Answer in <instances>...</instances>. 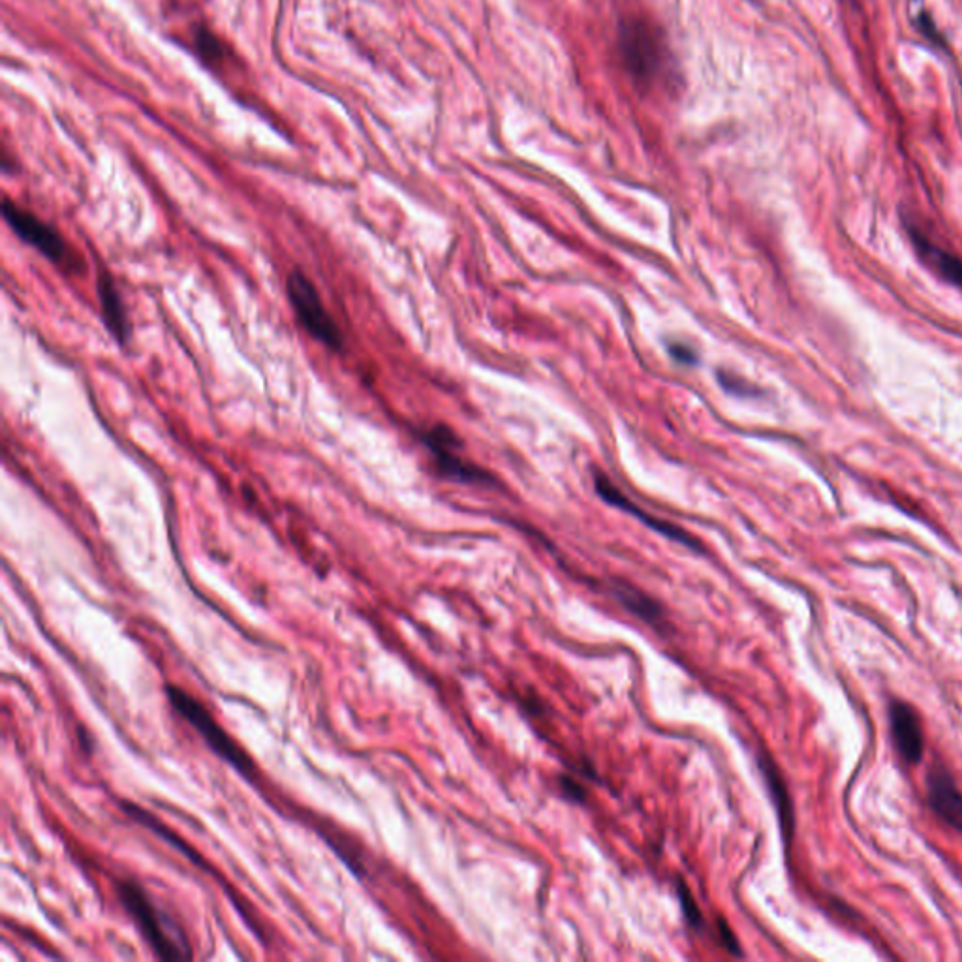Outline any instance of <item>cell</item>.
Instances as JSON below:
<instances>
[{
	"label": "cell",
	"instance_id": "3",
	"mask_svg": "<svg viewBox=\"0 0 962 962\" xmlns=\"http://www.w3.org/2000/svg\"><path fill=\"white\" fill-rule=\"evenodd\" d=\"M166 692H168V698H170L173 709L202 735L203 741L211 746V750L222 760L228 761L235 769H239L241 773L247 775L252 769V761H250L249 756L243 752V748L237 745L226 731L218 726L217 720L203 707L202 703L198 699L192 698L185 690H181L177 686H171V684L166 688Z\"/></svg>",
	"mask_w": 962,
	"mask_h": 962
},
{
	"label": "cell",
	"instance_id": "2",
	"mask_svg": "<svg viewBox=\"0 0 962 962\" xmlns=\"http://www.w3.org/2000/svg\"><path fill=\"white\" fill-rule=\"evenodd\" d=\"M119 897L126 912L134 917L143 938L160 959L190 957V947L183 931L166 916L162 908L156 906L140 884L121 882Z\"/></svg>",
	"mask_w": 962,
	"mask_h": 962
},
{
	"label": "cell",
	"instance_id": "19",
	"mask_svg": "<svg viewBox=\"0 0 962 962\" xmlns=\"http://www.w3.org/2000/svg\"><path fill=\"white\" fill-rule=\"evenodd\" d=\"M560 782H562V788L566 790V793H568L570 797H575V799H583V795H585V793H583V790H581V786H577V784H575L572 778L564 776Z\"/></svg>",
	"mask_w": 962,
	"mask_h": 962
},
{
	"label": "cell",
	"instance_id": "16",
	"mask_svg": "<svg viewBox=\"0 0 962 962\" xmlns=\"http://www.w3.org/2000/svg\"><path fill=\"white\" fill-rule=\"evenodd\" d=\"M679 899H681V904H683L684 917L688 919V923L692 927L699 929L703 925V917H701V910L698 908V904L694 902V897L692 893L688 891L686 885H679Z\"/></svg>",
	"mask_w": 962,
	"mask_h": 962
},
{
	"label": "cell",
	"instance_id": "6",
	"mask_svg": "<svg viewBox=\"0 0 962 962\" xmlns=\"http://www.w3.org/2000/svg\"><path fill=\"white\" fill-rule=\"evenodd\" d=\"M421 440L433 453L436 466L442 472V476L455 481H463V483H489L491 481V476L485 470L466 463L465 459L459 455V448H461L459 438L448 427L435 425V427L427 429L425 433H421Z\"/></svg>",
	"mask_w": 962,
	"mask_h": 962
},
{
	"label": "cell",
	"instance_id": "10",
	"mask_svg": "<svg viewBox=\"0 0 962 962\" xmlns=\"http://www.w3.org/2000/svg\"><path fill=\"white\" fill-rule=\"evenodd\" d=\"M98 301H100V309H102V316H104V326L108 327L109 333L117 341L125 344L128 341V335H130L125 305H123V299L119 295L115 282L109 277V273H104V271L98 277Z\"/></svg>",
	"mask_w": 962,
	"mask_h": 962
},
{
	"label": "cell",
	"instance_id": "7",
	"mask_svg": "<svg viewBox=\"0 0 962 962\" xmlns=\"http://www.w3.org/2000/svg\"><path fill=\"white\" fill-rule=\"evenodd\" d=\"M594 485H596L598 495L604 498L607 504L619 508L622 512L634 515L643 525H647V527L652 528V530L660 532L662 536H666V538L673 540V542H679V544L692 547V549H699L698 540L692 538L686 530L677 527V525H673V523H668V521H662V519L654 517L651 513L645 512V510H641L636 502H632L630 498L626 497L621 489H619L613 481L609 480V478H606L604 474H596V476H594Z\"/></svg>",
	"mask_w": 962,
	"mask_h": 962
},
{
	"label": "cell",
	"instance_id": "5",
	"mask_svg": "<svg viewBox=\"0 0 962 962\" xmlns=\"http://www.w3.org/2000/svg\"><path fill=\"white\" fill-rule=\"evenodd\" d=\"M288 299L294 307L295 316L301 326L307 329L312 339L322 342L331 350H342L344 337L341 329L326 311V305L311 279L303 271H294L286 284Z\"/></svg>",
	"mask_w": 962,
	"mask_h": 962
},
{
	"label": "cell",
	"instance_id": "15",
	"mask_svg": "<svg viewBox=\"0 0 962 962\" xmlns=\"http://www.w3.org/2000/svg\"><path fill=\"white\" fill-rule=\"evenodd\" d=\"M916 29L931 42L932 46L946 47V38L942 36V32L936 27V23H934L931 14L921 6V0H919V8H917L916 12Z\"/></svg>",
	"mask_w": 962,
	"mask_h": 962
},
{
	"label": "cell",
	"instance_id": "18",
	"mask_svg": "<svg viewBox=\"0 0 962 962\" xmlns=\"http://www.w3.org/2000/svg\"><path fill=\"white\" fill-rule=\"evenodd\" d=\"M720 934H722V938H724V944H726V947L730 949L731 953H735V955H741L739 944H737L735 936L731 934L730 929L726 927V923H724V921H720Z\"/></svg>",
	"mask_w": 962,
	"mask_h": 962
},
{
	"label": "cell",
	"instance_id": "13",
	"mask_svg": "<svg viewBox=\"0 0 962 962\" xmlns=\"http://www.w3.org/2000/svg\"><path fill=\"white\" fill-rule=\"evenodd\" d=\"M615 596L619 598L622 602V606L628 607L630 611H634L639 617L643 619H651V621H656L660 617V609L658 606L652 602L651 598L643 596L641 592L637 590L630 589L626 585H619L615 589Z\"/></svg>",
	"mask_w": 962,
	"mask_h": 962
},
{
	"label": "cell",
	"instance_id": "9",
	"mask_svg": "<svg viewBox=\"0 0 962 962\" xmlns=\"http://www.w3.org/2000/svg\"><path fill=\"white\" fill-rule=\"evenodd\" d=\"M889 718H891L893 741L897 745L900 756L906 763H912V765L919 763L923 760L925 739H923V728L916 711L908 703L895 701L891 705Z\"/></svg>",
	"mask_w": 962,
	"mask_h": 962
},
{
	"label": "cell",
	"instance_id": "14",
	"mask_svg": "<svg viewBox=\"0 0 962 962\" xmlns=\"http://www.w3.org/2000/svg\"><path fill=\"white\" fill-rule=\"evenodd\" d=\"M196 47L203 59L207 61H222L226 57V47L209 29H198L196 32Z\"/></svg>",
	"mask_w": 962,
	"mask_h": 962
},
{
	"label": "cell",
	"instance_id": "11",
	"mask_svg": "<svg viewBox=\"0 0 962 962\" xmlns=\"http://www.w3.org/2000/svg\"><path fill=\"white\" fill-rule=\"evenodd\" d=\"M910 232V237L916 245L917 252L921 254V258L931 264L932 269L942 275L944 279L949 280L951 284L959 286L962 288V260L957 258L955 254H951L949 250H944L942 247H938L934 241H931L927 235H923V232L919 228H908Z\"/></svg>",
	"mask_w": 962,
	"mask_h": 962
},
{
	"label": "cell",
	"instance_id": "1",
	"mask_svg": "<svg viewBox=\"0 0 962 962\" xmlns=\"http://www.w3.org/2000/svg\"><path fill=\"white\" fill-rule=\"evenodd\" d=\"M617 51L624 72L641 91H651L658 83L673 76V59L666 34L649 17H621L617 27Z\"/></svg>",
	"mask_w": 962,
	"mask_h": 962
},
{
	"label": "cell",
	"instance_id": "17",
	"mask_svg": "<svg viewBox=\"0 0 962 962\" xmlns=\"http://www.w3.org/2000/svg\"><path fill=\"white\" fill-rule=\"evenodd\" d=\"M669 354L675 357L677 361L688 363V365H690V363H696V359H698L696 352H694L688 344H683V342H673V344H669Z\"/></svg>",
	"mask_w": 962,
	"mask_h": 962
},
{
	"label": "cell",
	"instance_id": "8",
	"mask_svg": "<svg viewBox=\"0 0 962 962\" xmlns=\"http://www.w3.org/2000/svg\"><path fill=\"white\" fill-rule=\"evenodd\" d=\"M927 795L936 816L962 831V792L944 767H934L927 776Z\"/></svg>",
	"mask_w": 962,
	"mask_h": 962
},
{
	"label": "cell",
	"instance_id": "12",
	"mask_svg": "<svg viewBox=\"0 0 962 962\" xmlns=\"http://www.w3.org/2000/svg\"><path fill=\"white\" fill-rule=\"evenodd\" d=\"M760 765L761 771H763V775H765V780H767V784H769V788H771V793H773V797H775L782 829H784V833H786V838L790 840V837H792L793 816L792 805H790V797H788V792H786V786H784L782 778L778 775L773 761L769 760V758H763Z\"/></svg>",
	"mask_w": 962,
	"mask_h": 962
},
{
	"label": "cell",
	"instance_id": "4",
	"mask_svg": "<svg viewBox=\"0 0 962 962\" xmlns=\"http://www.w3.org/2000/svg\"><path fill=\"white\" fill-rule=\"evenodd\" d=\"M2 215H4V220L8 222V226L14 230L17 237L38 250L42 256H46L49 262L61 265L68 271H78L81 267V262L79 260L76 262V256L72 254V250L68 247L63 235L44 220H40L31 211H27L12 200L4 198Z\"/></svg>",
	"mask_w": 962,
	"mask_h": 962
}]
</instances>
